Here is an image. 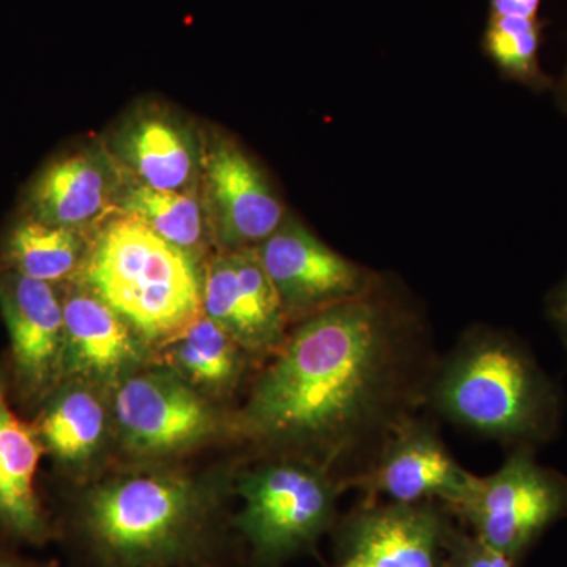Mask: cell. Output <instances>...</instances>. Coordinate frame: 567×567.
<instances>
[{"mask_svg":"<svg viewBox=\"0 0 567 567\" xmlns=\"http://www.w3.org/2000/svg\"><path fill=\"white\" fill-rule=\"evenodd\" d=\"M436 361L421 316L380 279L289 331L233 415V434L322 466L347 488L425 405Z\"/></svg>","mask_w":567,"mask_h":567,"instance_id":"cell-1","label":"cell"},{"mask_svg":"<svg viewBox=\"0 0 567 567\" xmlns=\"http://www.w3.org/2000/svg\"><path fill=\"white\" fill-rule=\"evenodd\" d=\"M425 405L443 420L514 447L550 442L561 393L527 346L507 331L473 327L436 361Z\"/></svg>","mask_w":567,"mask_h":567,"instance_id":"cell-2","label":"cell"},{"mask_svg":"<svg viewBox=\"0 0 567 567\" xmlns=\"http://www.w3.org/2000/svg\"><path fill=\"white\" fill-rule=\"evenodd\" d=\"M221 487L175 470L111 477L85 494L81 525L118 567H166L196 557L207 539Z\"/></svg>","mask_w":567,"mask_h":567,"instance_id":"cell-3","label":"cell"},{"mask_svg":"<svg viewBox=\"0 0 567 567\" xmlns=\"http://www.w3.org/2000/svg\"><path fill=\"white\" fill-rule=\"evenodd\" d=\"M73 281L117 312L151 349L204 315L196 260L125 213L100 229Z\"/></svg>","mask_w":567,"mask_h":567,"instance_id":"cell-4","label":"cell"},{"mask_svg":"<svg viewBox=\"0 0 567 567\" xmlns=\"http://www.w3.org/2000/svg\"><path fill=\"white\" fill-rule=\"evenodd\" d=\"M344 491L322 466L303 458L275 457L238 476L244 499L235 525L264 563H278L312 546L331 528Z\"/></svg>","mask_w":567,"mask_h":567,"instance_id":"cell-5","label":"cell"},{"mask_svg":"<svg viewBox=\"0 0 567 567\" xmlns=\"http://www.w3.org/2000/svg\"><path fill=\"white\" fill-rule=\"evenodd\" d=\"M110 405L112 432L137 461L177 456L233 432V416L162 364L112 386Z\"/></svg>","mask_w":567,"mask_h":567,"instance_id":"cell-6","label":"cell"},{"mask_svg":"<svg viewBox=\"0 0 567 567\" xmlns=\"http://www.w3.org/2000/svg\"><path fill=\"white\" fill-rule=\"evenodd\" d=\"M514 447L496 472L475 476L453 511L477 537L517 563L548 527L567 517V476Z\"/></svg>","mask_w":567,"mask_h":567,"instance_id":"cell-7","label":"cell"},{"mask_svg":"<svg viewBox=\"0 0 567 567\" xmlns=\"http://www.w3.org/2000/svg\"><path fill=\"white\" fill-rule=\"evenodd\" d=\"M290 323L361 297L380 276L347 259L317 238L305 224L286 216L267 240L256 246Z\"/></svg>","mask_w":567,"mask_h":567,"instance_id":"cell-8","label":"cell"},{"mask_svg":"<svg viewBox=\"0 0 567 567\" xmlns=\"http://www.w3.org/2000/svg\"><path fill=\"white\" fill-rule=\"evenodd\" d=\"M0 312L9 330L18 395L25 404H43L65 382L63 300L52 284L2 270Z\"/></svg>","mask_w":567,"mask_h":567,"instance_id":"cell-9","label":"cell"},{"mask_svg":"<svg viewBox=\"0 0 567 567\" xmlns=\"http://www.w3.org/2000/svg\"><path fill=\"white\" fill-rule=\"evenodd\" d=\"M203 311L252 360H270L289 336V319L256 248L219 251L208 260Z\"/></svg>","mask_w":567,"mask_h":567,"instance_id":"cell-10","label":"cell"},{"mask_svg":"<svg viewBox=\"0 0 567 567\" xmlns=\"http://www.w3.org/2000/svg\"><path fill=\"white\" fill-rule=\"evenodd\" d=\"M475 476L453 457L434 424L415 415L391 435L374 465L347 487L395 503L442 502L454 509Z\"/></svg>","mask_w":567,"mask_h":567,"instance_id":"cell-11","label":"cell"},{"mask_svg":"<svg viewBox=\"0 0 567 567\" xmlns=\"http://www.w3.org/2000/svg\"><path fill=\"white\" fill-rule=\"evenodd\" d=\"M204 178L208 229L219 251L256 248L287 216L260 167L234 142L210 145Z\"/></svg>","mask_w":567,"mask_h":567,"instance_id":"cell-12","label":"cell"},{"mask_svg":"<svg viewBox=\"0 0 567 567\" xmlns=\"http://www.w3.org/2000/svg\"><path fill=\"white\" fill-rule=\"evenodd\" d=\"M451 522L434 502L365 503L341 528L342 558L365 567H446Z\"/></svg>","mask_w":567,"mask_h":567,"instance_id":"cell-13","label":"cell"},{"mask_svg":"<svg viewBox=\"0 0 567 567\" xmlns=\"http://www.w3.org/2000/svg\"><path fill=\"white\" fill-rule=\"evenodd\" d=\"M63 300L65 380L110 391L151 360L152 349L110 306L71 281Z\"/></svg>","mask_w":567,"mask_h":567,"instance_id":"cell-14","label":"cell"},{"mask_svg":"<svg viewBox=\"0 0 567 567\" xmlns=\"http://www.w3.org/2000/svg\"><path fill=\"white\" fill-rule=\"evenodd\" d=\"M33 425L44 453L73 472L87 468L112 432L110 391L65 380L48 395Z\"/></svg>","mask_w":567,"mask_h":567,"instance_id":"cell-15","label":"cell"},{"mask_svg":"<svg viewBox=\"0 0 567 567\" xmlns=\"http://www.w3.org/2000/svg\"><path fill=\"white\" fill-rule=\"evenodd\" d=\"M43 453L35 425L22 421L11 409L9 380L0 369V525L31 543L50 536L35 488Z\"/></svg>","mask_w":567,"mask_h":567,"instance_id":"cell-16","label":"cell"},{"mask_svg":"<svg viewBox=\"0 0 567 567\" xmlns=\"http://www.w3.org/2000/svg\"><path fill=\"white\" fill-rule=\"evenodd\" d=\"M111 171L92 153H73L50 164L33 182L28 205L32 218L81 230L111 203Z\"/></svg>","mask_w":567,"mask_h":567,"instance_id":"cell-17","label":"cell"},{"mask_svg":"<svg viewBox=\"0 0 567 567\" xmlns=\"http://www.w3.org/2000/svg\"><path fill=\"white\" fill-rule=\"evenodd\" d=\"M162 365L208 398H224L240 385L252 360L205 315L159 347Z\"/></svg>","mask_w":567,"mask_h":567,"instance_id":"cell-18","label":"cell"},{"mask_svg":"<svg viewBox=\"0 0 567 567\" xmlns=\"http://www.w3.org/2000/svg\"><path fill=\"white\" fill-rule=\"evenodd\" d=\"M121 151L137 183L155 189L186 192L193 181L196 155L181 126L158 115L133 123L122 137Z\"/></svg>","mask_w":567,"mask_h":567,"instance_id":"cell-19","label":"cell"},{"mask_svg":"<svg viewBox=\"0 0 567 567\" xmlns=\"http://www.w3.org/2000/svg\"><path fill=\"white\" fill-rule=\"evenodd\" d=\"M85 252L81 230L28 216L7 237L3 270L55 286L76 278Z\"/></svg>","mask_w":567,"mask_h":567,"instance_id":"cell-20","label":"cell"},{"mask_svg":"<svg viewBox=\"0 0 567 567\" xmlns=\"http://www.w3.org/2000/svg\"><path fill=\"white\" fill-rule=\"evenodd\" d=\"M121 210L197 260L207 244V215L188 192H169L134 183L118 199Z\"/></svg>","mask_w":567,"mask_h":567,"instance_id":"cell-21","label":"cell"},{"mask_svg":"<svg viewBox=\"0 0 567 567\" xmlns=\"http://www.w3.org/2000/svg\"><path fill=\"white\" fill-rule=\"evenodd\" d=\"M540 33L537 18L518 17H492L486 33L487 54L499 71L536 92L554 87L539 65Z\"/></svg>","mask_w":567,"mask_h":567,"instance_id":"cell-22","label":"cell"},{"mask_svg":"<svg viewBox=\"0 0 567 567\" xmlns=\"http://www.w3.org/2000/svg\"><path fill=\"white\" fill-rule=\"evenodd\" d=\"M446 567H514L516 563L502 551L488 546L475 533L457 532L451 527L445 543Z\"/></svg>","mask_w":567,"mask_h":567,"instance_id":"cell-23","label":"cell"},{"mask_svg":"<svg viewBox=\"0 0 567 567\" xmlns=\"http://www.w3.org/2000/svg\"><path fill=\"white\" fill-rule=\"evenodd\" d=\"M547 315L567 350V275L548 295Z\"/></svg>","mask_w":567,"mask_h":567,"instance_id":"cell-24","label":"cell"},{"mask_svg":"<svg viewBox=\"0 0 567 567\" xmlns=\"http://www.w3.org/2000/svg\"><path fill=\"white\" fill-rule=\"evenodd\" d=\"M543 0H491L492 17L537 18Z\"/></svg>","mask_w":567,"mask_h":567,"instance_id":"cell-25","label":"cell"},{"mask_svg":"<svg viewBox=\"0 0 567 567\" xmlns=\"http://www.w3.org/2000/svg\"><path fill=\"white\" fill-rule=\"evenodd\" d=\"M554 89L559 107L567 114V66L565 73H563L561 80L558 81V84H555Z\"/></svg>","mask_w":567,"mask_h":567,"instance_id":"cell-26","label":"cell"},{"mask_svg":"<svg viewBox=\"0 0 567 567\" xmlns=\"http://www.w3.org/2000/svg\"><path fill=\"white\" fill-rule=\"evenodd\" d=\"M0 567H43V566L29 565V563L20 561V559L2 557V555H0Z\"/></svg>","mask_w":567,"mask_h":567,"instance_id":"cell-27","label":"cell"},{"mask_svg":"<svg viewBox=\"0 0 567 567\" xmlns=\"http://www.w3.org/2000/svg\"><path fill=\"white\" fill-rule=\"evenodd\" d=\"M336 567H365L363 563L358 561V559L353 558H344L342 559L341 565Z\"/></svg>","mask_w":567,"mask_h":567,"instance_id":"cell-28","label":"cell"}]
</instances>
